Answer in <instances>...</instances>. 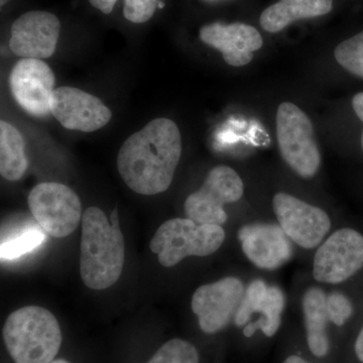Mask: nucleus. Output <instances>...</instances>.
Returning a JSON list of instances; mask_svg holds the SVG:
<instances>
[{"instance_id": "1", "label": "nucleus", "mask_w": 363, "mask_h": 363, "mask_svg": "<svg viewBox=\"0 0 363 363\" xmlns=\"http://www.w3.org/2000/svg\"><path fill=\"white\" fill-rule=\"evenodd\" d=\"M182 155L180 130L173 121L157 118L123 143L117 168L138 194L157 195L168 190Z\"/></svg>"}, {"instance_id": "2", "label": "nucleus", "mask_w": 363, "mask_h": 363, "mask_svg": "<svg viewBox=\"0 0 363 363\" xmlns=\"http://www.w3.org/2000/svg\"><path fill=\"white\" fill-rule=\"evenodd\" d=\"M125 259V245L118 224L117 211L111 223L97 207H89L82 216L80 274L86 286L101 291L121 278Z\"/></svg>"}, {"instance_id": "3", "label": "nucleus", "mask_w": 363, "mask_h": 363, "mask_svg": "<svg viewBox=\"0 0 363 363\" xmlns=\"http://www.w3.org/2000/svg\"><path fill=\"white\" fill-rule=\"evenodd\" d=\"M4 339L16 363H51L62 345L58 320L39 306L21 308L9 315Z\"/></svg>"}, {"instance_id": "4", "label": "nucleus", "mask_w": 363, "mask_h": 363, "mask_svg": "<svg viewBox=\"0 0 363 363\" xmlns=\"http://www.w3.org/2000/svg\"><path fill=\"white\" fill-rule=\"evenodd\" d=\"M225 240L222 226L198 224L189 218H174L162 223L150 241V250L162 267H172L187 257H207Z\"/></svg>"}, {"instance_id": "5", "label": "nucleus", "mask_w": 363, "mask_h": 363, "mask_svg": "<svg viewBox=\"0 0 363 363\" xmlns=\"http://www.w3.org/2000/svg\"><path fill=\"white\" fill-rule=\"evenodd\" d=\"M277 136L281 157L302 178L316 175L321 156L315 142L313 124L297 105L284 102L277 112Z\"/></svg>"}, {"instance_id": "6", "label": "nucleus", "mask_w": 363, "mask_h": 363, "mask_svg": "<svg viewBox=\"0 0 363 363\" xmlns=\"http://www.w3.org/2000/svg\"><path fill=\"white\" fill-rule=\"evenodd\" d=\"M28 203L40 228L52 238L70 235L82 219V205L78 195L63 184H39L30 191Z\"/></svg>"}, {"instance_id": "7", "label": "nucleus", "mask_w": 363, "mask_h": 363, "mask_svg": "<svg viewBox=\"0 0 363 363\" xmlns=\"http://www.w3.org/2000/svg\"><path fill=\"white\" fill-rule=\"evenodd\" d=\"M243 192V182L233 169L215 167L202 187L186 200V215L198 224L222 226L228 218L224 205L240 201Z\"/></svg>"}, {"instance_id": "8", "label": "nucleus", "mask_w": 363, "mask_h": 363, "mask_svg": "<svg viewBox=\"0 0 363 363\" xmlns=\"http://www.w3.org/2000/svg\"><path fill=\"white\" fill-rule=\"evenodd\" d=\"M363 267V235L354 229H339L315 255L313 277L320 283L340 284Z\"/></svg>"}, {"instance_id": "9", "label": "nucleus", "mask_w": 363, "mask_h": 363, "mask_svg": "<svg viewBox=\"0 0 363 363\" xmlns=\"http://www.w3.org/2000/svg\"><path fill=\"white\" fill-rule=\"evenodd\" d=\"M272 207L279 226L298 247H316L330 230L331 221L326 212L292 195H274Z\"/></svg>"}, {"instance_id": "10", "label": "nucleus", "mask_w": 363, "mask_h": 363, "mask_svg": "<svg viewBox=\"0 0 363 363\" xmlns=\"http://www.w3.org/2000/svg\"><path fill=\"white\" fill-rule=\"evenodd\" d=\"M285 304V295L279 286H269L262 279H255L245 290L234 323L245 326L247 337H252L259 329L267 337H272L281 327Z\"/></svg>"}, {"instance_id": "11", "label": "nucleus", "mask_w": 363, "mask_h": 363, "mask_svg": "<svg viewBox=\"0 0 363 363\" xmlns=\"http://www.w3.org/2000/svg\"><path fill=\"white\" fill-rule=\"evenodd\" d=\"M245 292L242 281L234 277L198 288L191 307L198 317L201 330L215 334L225 328L235 316Z\"/></svg>"}, {"instance_id": "12", "label": "nucleus", "mask_w": 363, "mask_h": 363, "mask_svg": "<svg viewBox=\"0 0 363 363\" xmlns=\"http://www.w3.org/2000/svg\"><path fill=\"white\" fill-rule=\"evenodd\" d=\"M14 100L30 116L44 117L51 113L55 75L39 59H21L9 76Z\"/></svg>"}, {"instance_id": "13", "label": "nucleus", "mask_w": 363, "mask_h": 363, "mask_svg": "<svg viewBox=\"0 0 363 363\" xmlns=\"http://www.w3.org/2000/svg\"><path fill=\"white\" fill-rule=\"evenodd\" d=\"M51 113L64 128L92 133L111 121L112 112L96 96L73 87L54 90Z\"/></svg>"}, {"instance_id": "14", "label": "nucleus", "mask_w": 363, "mask_h": 363, "mask_svg": "<svg viewBox=\"0 0 363 363\" xmlns=\"http://www.w3.org/2000/svg\"><path fill=\"white\" fill-rule=\"evenodd\" d=\"M61 23L48 11H28L11 26L9 48L16 56L26 59H47L58 44Z\"/></svg>"}, {"instance_id": "15", "label": "nucleus", "mask_w": 363, "mask_h": 363, "mask_svg": "<svg viewBox=\"0 0 363 363\" xmlns=\"http://www.w3.org/2000/svg\"><path fill=\"white\" fill-rule=\"evenodd\" d=\"M238 238L245 257L259 269H278L292 257V240L276 224L243 226L238 233Z\"/></svg>"}, {"instance_id": "16", "label": "nucleus", "mask_w": 363, "mask_h": 363, "mask_svg": "<svg viewBox=\"0 0 363 363\" xmlns=\"http://www.w3.org/2000/svg\"><path fill=\"white\" fill-rule=\"evenodd\" d=\"M199 35L203 43L221 52L224 61L233 67L250 64L253 52L264 44L259 30L245 23H214L202 26Z\"/></svg>"}, {"instance_id": "17", "label": "nucleus", "mask_w": 363, "mask_h": 363, "mask_svg": "<svg viewBox=\"0 0 363 363\" xmlns=\"http://www.w3.org/2000/svg\"><path fill=\"white\" fill-rule=\"evenodd\" d=\"M332 6V0H279L264 9L259 23L266 32L276 33L294 21L325 16Z\"/></svg>"}, {"instance_id": "18", "label": "nucleus", "mask_w": 363, "mask_h": 363, "mask_svg": "<svg viewBox=\"0 0 363 363\" xmlns=\"http://www.w3.org/2000/svg\"><path fill=\"white\" fill-rule=\"evenodd\" d=\"M326 294L321 289H309L303 298L307 344L313 355L325 357L330 351V341L327 333L329 318L326 308Z\"/></svg>"}, {"instance_id": "19", "label": "nucleus", "mask_w": 363, "mask_h": 363, "mask_svg": "<svg viewBox=\"0 0 363 363\" xmlns=\"http://www.w3.org/2000/svg\"><path fill=\"white\" fill-rule=\"evenodd\" d=\"M28 162L25 142L20 131L11 123H0V174L7 181L16 182L25 175Z\"/></svg>"}, {"instance_id": "20", "label": "nucleus", "mask_w": 363, "mask_h": 363, "mask_svg": "<svg viewBox=\"0 0 363 363\" xmlns=\"http://www.w3.org/2000/svg\"><path fill=\"white\" fill-rule=\"evenodd\" d=\"M45 240V233L38 227H28L20 233L6 238L1 242L2 260H13L32 252Z\"/></svg>"}, {"instance_id": "21", "label": "nucleus", "mask_w": 363, "mask_h": 363, "mask_svg": "<svg viewBox=\"0 0 363 363\" xmlns=\"http://www.w3.org/2000/svg\"><path fill=\"white\" fill-rule=\"evenodd\" d=\"M197 348L184 339H172L160 348L147 363H199Z\"/></svg>"}, {"instance_id": "22", "label": "nucleus", "mask_w": 363, "mask_h": 363, "mask_svg": "<svg viewBox=\"0 0 363 363\" xmlns=\"http://www.w3.org/2000/svg\"><path fill=\"white\" fill-rule=\"evenodd\" d=\"M334 54L344 69L363 79V30L339 44Z\"/></svg>"}, {"instance_id": "23", "label": "nucleus", "mask_w": 363, "mask_h": 363, "mask_svg": "<svg viewBox=\"0 0 363 363\" xmlns=\"http://www.w3.org/2000/svg\"><path fill=\"white\" fill-rule=\"evenodd\" d=\"M326 308L329 321L336 326H342L353 314L350 298L339 292L327 296Z\"/></svg>"}, {"instance_id": "24", "label": "nucleus", "mask_w": 363, "mask_h": 363, "mask_svg": "<svg viewBox=\"0 0 363 363\" xmlns=\"http://www.w3.org/2000/svg\"><path fill=\"white\" fill-rule=\"evenodd\" d=\"M159 1L160 0H124V18L131 23H147L154 16Z\"/></svg>"}, {"instance_id": "25", "label": "nucleus", "mask_w": 363, "mask_h": 363, "mask_svg": "<svg viewBox=\"0 0 363 363\" xmlns=\"http://www.w3.org/2000/svg\"><path fill=\"white\" fill-rule=\"evenodd\" d=\"M89 1L95 9H99L105 14H109L113 11L117 0H89Z\"/></svg>"}, {"instance_id": "26", "label": "nucleus", "mask_w": 363, "mask_h": 363, "mask_svg": "<svg viewBox=\"0 0 363 363\" xmlns=\"http://www.w3.org/2000/svg\"><path fill=\"white\" fill-rule=\"evenodd\" d=\"M355 355L360 362L363 363V326L358 333L357 341L354 344Z\"/></svg>"}, {"instance_id": "27", "label": "nucleus", "mask_w": 363, "mask_h": 363, "mask_svg": "<svg viewBox=\"0 0 363 363\" xmlns=\"http://www.w3.org/2000/svg\"><path fill=\"white\" fill-rule=\"evenodd\" d=\"M283 363H311L300 355H290L284 360Z\"/></svg>"}, {"instance_id": "28", "label": "nucleus", "mask_w": 363, "mask_h": 363, "mask_svg": "<svg viewBox=\"0 0 363 363\" xmlns=\"http://www.w3.org/2000/svg\"><path fill=\"white\" fill-rule=\"evenodd\" d=\"M202 1L208 2V4H216V2L225 1V0H202Z\"/></svg>"}, {"instance_id": "29", "label": "nucleus", "mask_w": 363, "mask_h": 363, "mask_svg": "<svg viewBox=\"0 0 363 363\" xmlns=\"http://www.w3.org/2000/svg\"><path fill=\"white\" fill-rule=\"evenodd\" d=\"M51 363H70L67 362L65 359H57L54 360V362H52Z\"/></svg>"}, {"instance_id": "30", "label": "nucleus", "mask_w": 363, "mask_h": 363, "mask_svg": "<svg viewBox=\"0 0 363 363\" xmlns=\"http://www.w3.org/2000/svg\"><path fill=\"white\" fill-rule=\"evenodd\" d=\"M9 0H0V6H4V4H6Z\"/></svg>"}, {"instance_id": "31", "label": "nucleus", "mask_w": 363, "mask_h": 363, "mask_svg": "<svg viewBox=\"0 0 363 363\" xmlns=\"http://www.w3.org/2000/svg\"><path fill=\"white\" fill-rule=\"evenodd\" d=\"M164 2L162 1H159V4H157V7H159V9H164Z\"/></svg>"}, {"instance_id": "32", "label": "nucleus", "mask_w": 363, "mask_h": 363, "mask_svg": "<svg viewBox=\"0 0 363 363\" xmlns=\"http://www.w3.org/2000/svg\"><path fill=\"white\" fill-rule=\"evenodd\" d=\"M362 150H363V131H362Z\"/></svg>"}]
</instances>
